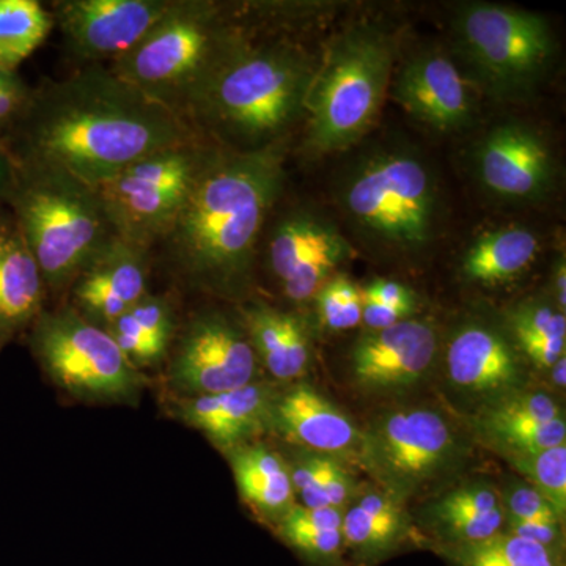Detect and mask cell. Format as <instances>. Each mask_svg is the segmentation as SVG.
<instances>
[{"label": "cell", "instance_id": "1", "mask_svg": "<svg viewBox=\"0 0 566 566\" xmlns=\"http://www.w3.org/2000/svg\"><path fill=\"white\" fill-rule=\"evenodd\" d=\"M197 136L109 66L91 65L32 87L3 145L14 161L50 164L98 189L145 156Z\"/></svg>", "mask_w": 566, "mask_h": 566}, {"label": "cell", "instance_id": "2", "mask_svg": "<svg viewBox=\"0 0 566 566\" xmlns=\"http://www.w3.org/2000/svg\"><path fill=\"white\" fill-rule=\"evenodd\" d=\"M283 181L281 145L255 151L219 148L158 244L174 270L192 285L218 293L243 290Z\"/></svg>", "mask_w": 566, "mask_h": 566}, {"label": "cell", "instance_id": "3", "mask_svg": "<svg viewBox=\"0 0 566 566\" xmlns=\"http://www.w3.org/2000/svg\"><path fill=\"white\" fill-rule=\"evenodd\" d=\"M249 44L218 3L175 0L158 25L109 70L189 123L214 81Z\"/></svg>", "mask_w": 566, "mask_h": 566}, {"label": "cell", "instance_id": "4", "mask_svg": "<svg viewBox=\"0 0 566 566\" xmlns=\"http://www.w3.org/2000/svg\"><path fill=\"white\" fill-rule=\"evenodd\" d=\"M314 73L292 44H249L214 81L189 123L197 133L230 144V151L271 147L303 114Z\"/></svg>", "mask_w": 566, "mask_h": 566}, {"label": "cell", "instance_id": "5", "mask_svg": "<svg viewBox=\"0 0 566 566\" xmlns=\"http://www.w3.org/2000/svg\"><path fill=\"white\" fill-rule=\"evenodd\" d=\"M14 163L17 178L6 208L46 289H66L118 234L98 189L50 164Z\"/></svg>", "mask_w": 566, "mask_h": 566}, {"label": "cell", "instance_id": "6", "mask_svg": "<svg viewBox=\"0 0 566 566\" xmlns=\"http://www.w3.org/2000/svg\"><path fill=\"white\" fill-rule=\"evenodd\" d=\"M395 41L376 25H356L331 44L304 99L307 144L345 150L374 125L392 77Z\"/></svg>", "mask_w": 566, "mask_h": 566}, {"label": "cell", "instance_id": "7", "mask_svg": "<svg viewBox=\"0 0 566 566\" xmlns=\"http://www.w3.org/2000/svg\"><path fill=\"white\" fill-rule=\"evenodd\" d=\"M342 207L374 243L395 252L422 251L438 227L439 192L427 164L409 151H381L346 178Z\"/></svg>", "mask_w": 566, "mask_h": 566}, {"label": "cell", "instance_id": "8", "mask_svg": "<svg viewBox=\"0 0 566 566\" xmlns=\"http://www.w3.org/2000/svg\"><path fill=\"white\" fill-rule=\"evenodd\" d=\"M218 151L197 136L145 156L99 186L118 237L148 251L161 243Z\"/></svg>", "mask_w": 566, "mask_h": 566}, {"label": "cell", "instance_id": "9", "mask_svg": "<svg viewBox=\"0 0 566 566\" xmlns=\"http://www.w3.org/2000/svg\"><path fill=\"white\" fill-rule=\"evenodd\" d=\"M359 457L397 502L446 479L461 464L455 428L431 408L397 409L376 417L360 436Z\"/></svg>", "mask_w": 566, "mask_h": 566}, {"label": "cell", "instance_id": "10", "mask_svg": "<svg viewBox=\"0 0 566 566\" xmlns=\"http://www.w3.org/2000/svg\"><path fill=\"white\" fill-rule=\"evenodd\" d=\"M31 346L52 381L81 400L129 401L139 392V370L107 331L74 308L41 312Z\"/></svg>", "mask_w": 566, "mask_h": 566}, {"label": "cell", "instance_id": "11", "mask_svg": "<svg viewBox=\"0 0 566 566\" xmlns=\"http://www.w3.org/2000/svg\"><path fill=\"white\" fill-rule=\"evenodd\" d=\"M455 28L464 54L495 96L527 95L553 61L549 24L531 11L471 3L458 11Z\"/></svg>", "mask_w": 566, "mask_h": 566}, {"label": "cell", "instance_id": "12", "mask_svg": "<svg viewBox=\"0 0 566 566\" xmlns=\"http://www.w3.org/2000/svg\"><path fill=\"white\" fill-rule=\"evenodd\" d=\"M175 0H61L51 6L66 51L82 65L120 61L172 9Z\"/></svg>", "mask_w": 566, "mask_h": 566}, {"label": "cell", "instance_id": "13", "mask_svg": "<svg viewBox=\"0 0 566 566\" xmlns=\"http://www.w3.org/2000/svg\"><path fill=\"white\" fill-rule=\"evenodd\" d=\"M259 357L244 324L219 312L196 316L182 333L172 360L174 385L193 397L252 385Z\"/></svg>", "mask_w": 566, "mask_h": 566}, {"label": "cell", "instance_id": "14", "mask_svg": "<svg viewBox=\"0 0 566 566\" xmlns=\"http://www.w3.org/2000/svg\"><path fill=\"white\" fill-rule=\"evenodd\" d=\"M349 256V244L333 226L307 211L286 214L268 243V263L294 303L312 300Z\"/></svg>", "mask_w": 566, "mask_h": 566}, {"label": "cell", "instance_id": "15", "mask_svg": "<svg viewBox=\"0 0 566 566\" xmlns=\"http://www.w3.org/2000/svg\"><path fill=\"white\" fill-rule=\"evenodd\" d=\"M438 334L430 323L406 318L368 331L353 346L354 381L370 392H400L422 381L433 367Z\"/></svg>", "mask_w": 566, "mask_h": 566}, {"label": "cell", "instance_id": "16", "mask_svg": "<svg viewBox=\"0 0 566 566\" xmlns=\"http://www.w3.org/2000/svg\"><path fill=\"white\" fill-rule=\"evenodd\" d=\"M150 251L115 237L73 282L74 311L104 331L148 294Z\"/></svg>", "mask_w": 566, "mask_h": 566}, {"label": "cell", "instance_id": "17", "mask_svg": "<svg viewBox=\"0 0 566 566\" xmlns=\"http://www.w3.org/2000/svg\"><path fill=\"white\" fill-rule=\"evenodd\" d=\"M394 98L436 132H458L475 117L471 87L455 63L441 52H427L406 63L394 82Z\"/></svg>", "mask_w": 566, "mask_h": 566}, {"label": "cell", "instance_id": "18", "mask_svg": "<svg viewBox=\"0 0 566 566\" xmlns=\"http://www.w3.org/2000/svg\"><path fill=\"white\" fill-rule=\"evenodd\" d=\"M476 164L483 186L501 199L535 200L553 182V158L546 142L520 123H506L488 134Z\"/></svg>", "mask_w": 566, "mask_h": 566}, {"label": "cell", "instance_id": "19", "mask_svg": "<svg viewBox=\"0 0 566 566\" xmlns=\"http://www.w3.org/2000/svg\"><path fill=\"white\" fill-rule=\"evenodd\" d=\"M447 367L453 385L491 400L520 389L524 375L512 344L482 324L458 331L447 352Z\"/></svg>", "mask_w": 566, "mask_h": 566}, {"label": "cell", "instance_id": "20", "mask_svg": "<svg viewBox=\"0 0 566 566\" xmlns=\"http://www.w3.org/2000/svg\"><path fill=\"white\" fill-rule=\"evenodd\" d=\"M275 400L270 386L252 382L229 392L181 401L178 415L219 449L237 450L273 423Z\"/></svg>", "mask_w": 566, "mask_h": 566}, {"label": "cell", "instance_id": "21", "mask_svg": "<svg viewBox=\"0 0 566 566\" xmlns=\"http://www.w3.org/2000/svg\"><path fill=\"white\" fill-rule=\"evenodd\" d=\"M273 423L286 438L323 455L359 452L360 433L353 420L311 386L300 385L277 398Z\"/></svg>", "mask_w": 566, "mask_h": 566}, {"label": "cell", "instance_id": "22", "mask_svg": "<svg viewBox=\"0 0 566 566\" xmlns=\"http://www.w3.org/2000/svg\"><path fill=\"white\" fill-rule=\"evenodd\" d=\"M46 283L9 211L0 219V348L43 312Z\"/></svg>", "mask_w": 566, "mask_h": 566}, {"label": "cell", "instance_id": "23", "mask_svg": "<svg viewBox=\"0 0 566 566\" xmlns=\"http://www.w3.org/2000/svg\"><path fill=\"white\" fill-rule=\"evenodd\" d=\"M244 327L256 357L275 379L292 381L307 370L311 340L303 319L268 305L244 311Z\"/></svg>", "mask_w": 566, "mask_h": 566}, {"label": "cell", "instance_id": "24", "mask_svg": "<svg viewBox=\"0 0 566 566\" xmlns=\"http://www.w3.org/2000/svg\"><path fill=\"white\" fill-rule=\"evenodd\" d=\"M408 534L400 502L389 494L363 495L342 520L344 549L352 554L356 565H374L397 551Z\"/></svg>", "mask_w": 566, "mask_h": 566}, {"label": "cell", "instance_id": "25", "mask_svg": "<svg viewBox=\"0 0 566 566\" xmlns=\"http://www.w3.org/2000/svg\"><path fill=\"white\" fill-rule=\"evenodd\" d=\"M240 493L253 510L277 524L294 506L290 468L277 453L263 446L240 447L232 457Z\"/></svg>", "mask_w": 566, "mask_h": 566}, {"label": "cell", "instance_id": "26", "mask_svg": "<svg viewBox=\"0 0 566 566\" xmlns=\"http://www.w3.org/2000/svg\"><path fill=\"white\" fill-rule=\"evenodd\" d=\"M433 517L442 545L482 542L505 524L501 497L485 483H471L444 495L434 505Z\"/></svg>", "mask_w": 566, "mask_h": 566}, {"label": "cell", "instance_id": "27", "mask_svg": "<svg viewBox=\"0 0 566 566\" xmlns=\"http://www.w3.org/2000/svg\"><path fill=\"white\" fill-rule=\"evenodd\" d=\"M106 331L134 367L159 363L175 334L172 305L167 297L148 293Z\"/></svg>", "mask_w": 566, "mask_h": 566}, {"label": "cell", "instance_id": "28", "mask_svg": "<svg viewBox=\"0 0 566 566\" xmlns=\"http://www.w3.org/2000/svg\"><path fill=\"white\" fill-rule=\"evenodd\" d=\"M538 237L521 227L483 234L465 252L463 273L471 281L499 283L515 279L534 263Z\"/></svg>", "mask_w": 566, "mask_h": 566}, {"label": "cell", "instance_id": "29", "mask_svg": "<svg viewBox=\"0 0 566 566\" xmlns=\"http://www.w3.org/2000/svg\"><path fill=\"white\" fill-rule=\"evenodd\" d=\"M438 553L453 566H565L560 551L509 532L482 542L439 545Z\"/></svg>", "mask_w": 566, "mask_h": 566}, {"label": "cell", "instance_id": "30", "mask_svg": "<svg viewBox=\"0 0 566 566\" xmlns=\"http://www.w3.org/2000/svg\"><path fill=\"white\" fill-rule=\"evenodd\" d=\"M52 29L51 11L36 0H0V70L18 71Z\"/></svg>", "mask_w": 566, "mask_h": 566}, {"label": "cell", "instance_id": "31", "mask_svg": "<svg viewBox=\"0 0 566 566\" xmlns=\"http://www.w3.org/2000/svg\"><path fill=\"white\" fill-rule=\"evenodd\" d=\"M517 345L539 368H553L565 356L564 312L546 304H523L510 315Z\"/></svg>", "mask_w": 566, "mask_h": 566}, {"label": "cell", "instance_id": "32", "mask_svg": "<svg viewBox=\"0 0 566 566\" xmlns=\"http://www.w3.org/2000/svg\"><path fill=\"white\" fill-rule=\"evenodd\" d=\"M558 419H564V415L549 395L517 389L488 401L475 423L476 430L482 433L494 428L546 423Z\"/></svg>", "mask_w": 566, "mask_h": 566}, {"label": "cell", "instance_id": "33", "mask_svg": "<svg viewBox=\"0 0 566 566\" xmlns=\"http://www.w3.org/2000/svg\"><path fill=\"white\" fill-rule=\"evenodd\" d=\"M506 463L526 479L565 520L566 513V444L536 452L502 455Z\"/></svg>", "mask_w": 566, "mask_h": 566}, {"label": "cell", "instance_id": "34", "mask_svg": "<svg viewBox=\"0 0 566 566\" xmlns=\"http://www.w3.org/2000/svg\"><path fill=\"white\" fill-rule=\"evenodd\" d=\"M319 322L329 331H348L363 323V294L349 279H331L315 294Z\"/></svg>", "mask_w": 566, "mask_h": 566}, {"label": "cell", "instance_id": "35", "mask_svg": "<svg viewBox=\"0 0 566 566\" xmlns=\"http://www.w3.org/2000/svg\"><path fill=\"white\" fill-rule=\"evenodd\" d=\"M493 449L502 455L509 453L536 452L551 447L565 444V419L546 423L516 424V427L494 428L480 433Z\"/></svg>", "mask_w": 566, "mask_h": 566}, {"label": "cell", "instance_id": "36", "mask_svg": "<svg viewBox=\"0 0 566 566\" xmlns=\"http://www.w3.org/2000/svg\"><path fill=\"white\" fill-rule=\"evenodd\" d=\"M501 497L502 510L506 517L564 524V520L557 515L554 506L526 482H520L516 479L509 480Z\"/></svg>", "mask_w": 566, "mask_h": 566}, {"label": "cell", "instance_id": "37", "mask_svg": "<svg viewBox=\"0 0 566 566\" xmlns=\"http://www.w3.org/2000/svg\"><path fill=\"white\" fill-rule=\"evenodd\" d=\"M509 534L521 536V538L531 539L538 545L551 547V549L560 551L564 547V532L562 523H549V521H528L506 517Z\"/></svg>", "mask_w": 566, "mask_h": 566}, {"label": "cell", "instance_id": "38", "mask_svg": "<svg viewBox=\"0 0 566 566\" xmlns=\"http://www.w3.org/2000/svg\"><path fill=\"white\" fill-rule=\"evenodd\" d=\"M354 480L352 474L346 471L344 464L338 463L334 457L327 458L326 464V482H324V493H326L327 504L331 509L342 510L348 504L353 497Z\"/></svg>", "mask_w": 566, "mask_h": 566}, {"label": "cell", "instance_id": "39", "mask_svg": "<svg viewBox=\"0 0 566 566\" xmlns=\"http://www.w3.org/2000/svg\"><path fill=\"white\" fill-rule=\"evenodd\" d=\"M363 297L390 305V307L406 308L415 312L416 296L403 283L379 279L365 289Z\"/></svg>", "mask_w": 566, "mask_h": 566}, {"label": "cell", "instance_id": "40", "mask_svg": "<svg viewBox=\"0 0 566 566\" xmlns=\"http://www.w3.org/2000/svg\"><path fill=\"white\" fill-rule=\"evenodd\" d=\"M411 314L412 312L406 311V308L390 307V305L363 297V323L368 331L386 329V327L403 322Z\"/></svg>", "mask_w": 566, "mask_h": 566}, {"label": "cell", "instance_id": "41", "mask_svg": "<svg viewBox=\"0 0 566 566\" xmlns=\"http://www.w3.org/2000/svg\"><path fill=\"white\" fill-rule=\"evenodd\" d=\"M14 178H17V163L9 148L0 140V210L7 207Z\"/></svg>", "mask_w": 566, "mask_h": 566}, {"label": "cell", "instance_id": "42", "mask_svg": "<svg viewBox=\"0 0 566 566\" xmlns=\"http://www.w3.org/2000/svg\"><path fill=\"white\" fill-rule=\"evenodd\" d=\"M566 274H565V260L558 263L556 270V279H554V285H556V297L558 311L564 312L566 305Z\"/></svg>", "mask_w": 566, "mask_h": 566}, {"label": "cell", "instance_id": "43", "mask_svg": "<svg viewBox=\"0 0 566 566\" xmlns=\"http://www.w3.org/2000/svg\"><path fill=\"white\" fill-rule=\"evenodd\" d=\"M553 378L554 382L558 387H565L566 382V360L565 356L560 357V359L557 360L556 365L553 367Z\"/></svg>", "mask_w": 566, "mask_h": 566}, {"label": "cell", "instance_id": "44", "mask_svg": "<svg viewBox=\"0 0 566 566\" xmlns=\"http://www.w3.org/2000/svg\"><path fill=\"white\" fill-rule=\"evenodd\" d=\"M21 80L20 74H18V71H6L0 70V88L7 87V85L14 84V82H18Z\"/></svg>", "mask_w": 566, "mask_h": 566}, {"label": "cell", "instance_id": "45", "mask_svg": "<svg viewBox=\"0 0 566 566\" xmlns=\"http://www.w3.org/2000/svg\"><path fill=\"white\" fill-rule=\"evenodd\" d=\"M3 211H6V210H3V208H2V210H0V219H2Z\"/></svg>", "mask_w": 566, "mask_h": 566}]
</instances>
